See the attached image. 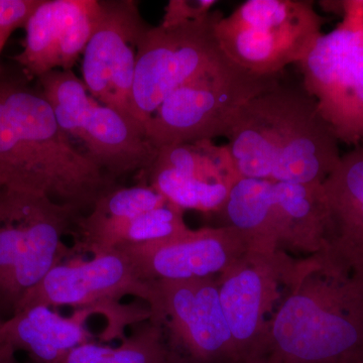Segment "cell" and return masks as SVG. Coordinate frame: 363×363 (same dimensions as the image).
Segmentation results:
<instances>
[{
    "label": "cell",
    "mask_w": 363,
    "mask_h": 363,
    "mask_svg": "<svg viewBox=\"0 0 363 363\" xmlns=\"http://www.w3.org/2000/svg\"><path fill=\"white\" fill-rule=\"evenodd\" d=\"M262 362H362L363 279L324 252L297 259Z\"/></svg>",
    "instance_id": "6da1fadb"
},
{
    "label": "cell",
    "mask_w": 363,
    "mask_h": 363,
    "mask_svg": "<svg viewBox=\"0 0 363 363\" xmlns=\"http://www.w3.org/2000/svg\"><path fill=\"white\" fill-rule=\"evenodd\" d=\"M226 138L240 178L323 184L342 156L316 100L283 80L245 105Z\"/></svg>",
    "instance_id": "7a4b0ae2"
},
{
    "label": "cell",
    "mask_w": 363,
    "mask_h": 363,
    "mask_svg": "<svg viewBox=\"0 0 363 363\" xmlns=\"http://www.w3.org/2000/svg\"><path fill=\"white\" fill-rule=\"evenodd\" d=\"M0 100L30 150L48 197L79 212L116 187L60 128L42 93L21 74L0 79Z\"/></svg>",
    "instance_id": "3957f363"
},
{
    "label": "cell",
    "mask_w": 363,
    "mask_h": 363,
    "mask_svg": "<svg viewBox=\"0 0 363 363\" xmlns=\"http://www.w3.org/2000/svg\"><path fill=\"white\" fill-rule=\"evenodd\" d=\"M80 212L48 196L0 188V304L13 313L70 250L63 238Z\"/></svg>",
    "instance_id": "277c9868"
},
{
    "label": "cell",
    "mask_w": 363,
    "mask_h": 363,
    "mask_svg": "<svg viewBox=\"0 0 363 363\" xmlns=\"http://www.w3.org/2000/svg\"><path fill=\"white\" fill-rule=\"evenodd\" d=\"M281 80L283 73H255L226 56L173 91L145 123V135L157 150L226 138L245 105Z\"/></svg>",
    "instance_id": "5b68a950"
},
{
    "label": "cell",
    "mask_w": 363,
    "mask_h": 363,
    "mask_svg": "<svg viewBox=\"0 0 363 363\" xmlns=\"http://www.w3.org/2000/svg\"><path fill=\"white\" fill-rule=\"evenodd\" d=\"M324 18L309 0H247L215 25L231 61L262 75L298 64L322 35Z\"/></svg>",
    "instance_id": "8992f818"
},
{
    "label": "cell",
    "mask_w": 363,
    "mask_h": 363,
    "mask_svg": "<svg viewBox=\"0 0 363 363\" xmlns=\"http://www.w3.org/2000/svg\"><path fill=\"white\" fill-rule=\"evenodd\" d=\"M222 16L213 11L202 20L180 26H150L143 35L136 56L133 113L143 128L173 91L225 58L215 33Z\"/></svg>",
    "instance_id": "52a82bcc"
},
{
    "label": "cell",
    "mask_w": 363,
    "mask_h": 363,
    "mask_svg": "<svg viewBox=\"0 0 363 363\" xmlns=\"http://www.w3.org/2000/svg\"><path fill=\"white\" fill-rule=\"evenodd\" d=\"M152 283L150 321L161 328L169 363H241L222 310L218 279Z\"/></svg>",
    "instance_id": "ba28073f"
},
{
    "label": "cell",
    "mask_w": 363,
    "mask_h": 363,
    "mask_svg": "<svg viewBox=\"0 0 363 363\" xmlns=\"http://www.w3.org/2000/svg\"><path fill=\"white\" fill-rule=\"evenodd\" d=\"M298 65L303 86L339 143L363 147V23L342 18Z\"/></svg>",
    "instance_id": "9c48e42d"
},
{
    "label": "cell",
    "mask_w": 363,
    "mask_h": 363,
    "mask_svg": "<svg viewBox=\"0 0 363 363\" xmlns=\"http://www.w3.org/2000/svg\"><path fill=\"white\" fill-rule=\"evenodd\" d=\"M296 262L283 250L248 252L218 279L222 310L241 363L262 362L269 323Z\"/></svg>",
    "instance_id": "30bf717a"
},
{
    "label": "cell",
    "mask_w": 363,
    "mask_h": 363,
    "mask_svg": "<svg viewBox=\"0 0 363 363\" xmlns=\"http://www.w3.org/2000/svg\"><path fill=\"white\" fill-rule=\"evenodd\" d=\"M133 296L147 302L155 296L152 281H143L119 250L93 255L88 260L63 262L48 272L39 285L26 294L16 308L33 305L73 307L78 311L105 313L116 323L117 313L128 316L119 301Z\"/></svg>",
    "instance_id": "8fae6325"
},
{
    "label": "cell",
    "mask_w": 363,
    "mask_h": 363,
    "mask_svg": "<svg viewBox=\"0 0 363 363\" xmlns=\"http://www.w3.org/2000/svg\"><path fill=\"white\" fill-rule=\"evenodd\" d=\"M100 7L96 28L83 52V81L100 104L136 121L133 113L136 56L150 26L133 0H100Z\"/></svg>",
    "instance_id": "7c38bea8"
},
{
    "label": "cell",
    "mask_w": 363,
    "mask_h": 363,
    "mask_svg": "<svg viewBox=\"0 0 363 363\" xmlns=\"http://www.w3.org/2000/svg\"><path fill=\"white\" fill-rule=\"evenodd\" d=\"M145 281L219 279L250 252L233 227L188 228L166 240L118 248Z\"/></svg>",
    "instance_id": "4fadbf2b"
},
{
    "label": "cell",
    "mask_w": 363,
    "mask_h": 363,
    "mask_svg": "<svg viewBox=\"0 0 363 363\" xmlns=\"http://www.w3.org/2000/svg\"><path fill=\"white\" fill-rule=\"evenodd\" d=\"M99 0H42L26 26L23 50L13 57L28 80L72 70L99 21Z\"/></svg>",
    "instance_id": "5bb4252c"
},
{
    "label": "cell",
    "mask_w": 363,
    "mask_h": 363,
    "mask_svg": "<svg viewBox=\"0 0 363 363\" xmlns=\"http://www.w3.org/2000/svg\"><path fill=\"white\" fill-rule=\"evenodd\" d=\"M328 208L325 255L363 279V147L341 156L322 184Z\"/></svg>",
    "instance_id": "9a60e30c"
},
{
    "label": "cell",
    "mask_w": 363,
    "mask_h": 363,
    "mask_svg": "<svg viewBox=\"0 0 363 363\" xmlns=\"http://www.w3.org/2000/svg\"><path fill=\"white\" fill-rule=\"evenodd\" d=\"M82 149L113 181L135 172L145 175L159 152L142 124L97 101L86 116Z\"/></svg>",
    "instance_id": "2e32d148"
},
{
    "label": "cell",
    "mask_w": 363,
    "mask_h": 363,
    "mask_svg": "<svg viewBox=\"0 0 363 363\" xmlns=\"http://www.w3.org/2000/svg\"><path fill=\"white\" fill-rule=\"evenodd\" d=\"M91 313L64 317L44 305L21 308L2 323L0 339L9 352L23 351L35 363H60L74 348L92 341L85 321Z\"/></svg>",
    "instance_id": "e0dca14e"
},
{
    "label": "cell",
    "mask_w": 363,
    "mask_h": 363,
    "mask_svg": "<svg viewBox=\"0 0 363 363\" xmlns=\"http://www.w3.org/2000/svg\"><path fill=\"white\" fill-rule=\"evenodd\" d=\"M279 248L306 257L324 252L328 208L322 184L274 183Z\"/></svg>",
    "instance_id": "ac0fdd59"
},
{
    "label": "cell",
    "mask_w": 363,
    "mask_h": 363,
    "mask_svg": "<svg viewBox=\"0 0 363 363\" xmlns=\"http://www.w3.org/2000/svg\"><path fill=\"white\" fill-rule=\"evenodd\" d=\"M274 184L260 179L240 178L216 214L221 217V226L233 227L242 235L250 252L279 250Z\"/></svg>",
    "instance_id": "d6986e66"
},
{
    "label": "cell",
    "mask_w": 363,
    "mask_h": 363,
    "mask_svg": "<svg viewBox=\"0 0 363 363\" xmlns=\"http://www.w3.org/2000/svg\"><path fill=\"white\" fill-rule=\"evenodd\" d=\"M152 166L193 184L233 187L240 179L226 145H217L213 140L162 147Z\"/></svg>",
    "instance_id": "ffe728a7"
},
{
    "label": "cell",
    "mask_w": 363,
    "mask_h": 363,
    "mask_svg": "<svg viewBox=\"0 0 363 363\" xmlns=\"http://www.w3.org/2000/svg\"><path fill=\"white\" fill-rule=\"evenodd\" d=\"M188 228L183 210L168 202L106 229L89 240L79 243L78 247L85 252L97 255L121 247L166 240Z\"/></svg>",
    "instance_id": "44dd1931"
},
{
    "label": "cell",
    "mask_w": 363,
    "mask_h": 363,
    "mask_svg": "<svg viewBox=\"0 0 363 363\" xmlns=\"http://www.w3.org/2000/svg\"><path fill=\"white\" fill-rule=\"evenodd\" d=\"M166 203L168 201L164 196L145 181L130 187L111 188L100 196L89 214L79 217L76 221L78 243L85 242L106 229Z\"/></svg>",
    "instance_id": "7402d4cb"
},
{
    "label": "cell",
    "mask_w": 363,
    "mask_h": 363,
    "mask_svg": "<svg viewBox=\"0 0 363 363\" xmlns=\"http://www.w3.org/2000/svg\"><path fill=\"white\" fill-rule=\"evenodd\" d=\"M37 80L61 130L74 145L76 140L82 147L86 116L96 102L84 81L73 71L61 69L48 72Z\"/></svg>",
    "instance_id": "603a6c76"
},
{
    "label": "cell",
    "mask_w": 363,
    "mask_h": 363,
    "mask_svg": "<svg viewBox=\"0 0 363 363\" xmlns=\"http://www.w3.org/2000/svg\"><path fill=\"white\" fill-rule=\"evenodd\" d=\"M60 363H169V357L161 328L150 321L121 345L90 341L74 348Z\"/></svg>",
    "instance_id": "cb8c5ba5"
},
{
    "label": "cell",
    "mask_w": 363,
    "mask_h": 363,
    "mask_svg": "<svg viewBox=\"0 0 363 363\" xmlns=\"http://www.w3.org/2000/svg\"><path fill=\"white\" fill-rule=\"evenodd\" d=\"M216 0H169L161 26H175L202 20L213 11Z\"/></svg>",
    "instance_id": "d4e9b609"
},
{
    "label": "cell",
    "mask_w": 363,
    "mask_h": 363,
    "mask_svg": "<svg viewBox=\"0 0 363 363\" xmlns=\"http://www.w3.org/2000/svg\"><path fill=\"white\" fill-rule=\"evenodd\" d=\"M42 0H0V33L9 39L26 23Z\"/></svg>",
    "instance_id": "484cf974"
},
{
    "label": "cell",
    "mask_w": 363,
    "mask_h": 363,
    "mask_svg": "<svg viewBox=\"0 0 363 363\" xmlns=\"http://www.w3.org/2000/svg\"><path fill=\"white\" fill-rule=\"evenodd\" d=\"M342 18L363 23V0H341Z\"/></svg>",
    "instance_id": "4316f807"
},
{
    "label": "cell",
    "mask_w": 363,
    "mask_h": 363,
    "mask_svg": "<svg viewBox=\"0 0 363 363\" xmlns=\"http://www.w3.org/2000/svg\"><path fill=\"white\" fill-rule=\"evenodd\" d=\"M2 323H4V321L0 319V329H1ZM0 363H16L14 355L6 350V346L2 343L1 339H0Z\"/></svg>",
    "instance_id": "83f0119b"
},
{
    "label": "cell",
    "mask_w": 363,
    "mask_h": 363,
    "mask_svg": "<svg viewBox=\"0 0 363 363\" xmlns=\"http://www.w3.org/2000/svg\"><path fill=\"white\" fill-rule=\"evenodd\" d=\"M7 40L9 39L0 33V52H1L4 45H6ZM7 73H9V70L2 64H0V79L4 78Z\"/></svg>",
    "instance_id": "f1b7e54d"
},
{
    "label": "cell",
    "mask_w": 363,
    "mask_h": 363,
    "mask_svg": "<svg viewBox=\"0 0 363 363\" xmlns=\"http://www.w3.org/2000/svg\"><path fill=\"white\" fill-rule=\"evenodd\" d=\"M260 363H267V362H260Z\"/></svg>",
    "instance_id": "f546056e"
},
{
    "label": "cell",
    "mask_w": 363,
    "mask_h": 363,
    "mask_svg": "<svg viewBox=\"0 0 363 363\" xmlns=\"http://www.w3.org/2000/svg\"><path fill=\"white\" fill-rule=\"evenodd\" d=\"M1 187H2V186H1V185H0V188H1Z\"/></svg>",
    "instance_id": "4dcf8cb0"
},
{
    "label": "cell",
    "mask_w": 363,
    "mask_h": 363,
    "mask_svg": "<svg viewBox=\"0 0 363 363\" xmlns=\"http://www.w3.org/2000/svg\"><path fill=\"white\" fill-rule=\"evenodd\" d=\"M357 363H363V362H357Z\"/></svg>",
    "instance_id": "1f68e13d"
}]
</instances>
